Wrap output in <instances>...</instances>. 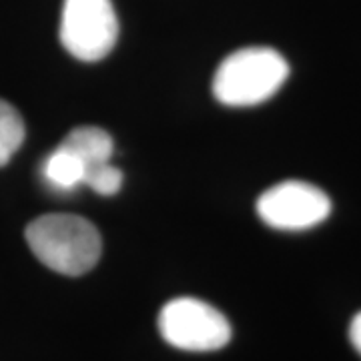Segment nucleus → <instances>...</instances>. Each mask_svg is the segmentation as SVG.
Returning <instances> with one entry per match:
<instances>
[{
  "label": "nucleus",
  "instance_id": "nucleus-1",
  "mask_svg": "<svg viewBox=\"0 0 361 361\" xmlns=\"http://www.w3.org/2000/svg\"><path fill=\"white\" fill-rule=\"evenodd\" d=\"M25 237L42 265L68 277L89 273L103 253L99 229L90 221L71 213L42 215L28 223Z\"/></svg>",
  "mask_w": 361,
  "mask_h": 361
},
{
  "label": "nucleus",
  "instance_id": "nucleus-2",
  "mask_svg": "<svg viewBox=\"0 0 361 361\" xmlns=\"http://www.w3.org/2000/svg\"><path fill=\"white\" fill-rule=\"evenodd\" d=\"M289 65L283 54L267 47H249L229 54L213 77V94L227 106L265 103L283 87Z\"/></svg>",
  "mask_w": 361,
  "mask_h": 361
},
{
  "label": "nucleus",
  "instance_id": "nucleus-3",
  "mask_svg": "<svg viewBox=\"0 0 361 361\" xmlns=\"http://www.w3.org/2000/svg\"><path fill=\"white\" fill-rule=\"evenodd\" d=\"M161 337L183 351H217L231 341V323L217 307L195 297L171 299L159 313Z\"/></svg>",
  "mask_w": 361,
  "mask_h": 361
},
{
  "label": "nucleus",
  "instance_id": "nucleus-4",
  "mask_svg": "<svg viewBox=\"0 0 361 361\" xmlns=\"http://www.w3.org/2000/svg\"><path fill=\"white\" fill-rule=\"evenodd\" d=\"M118 18L111 0H65L61 42L82 63H97L115 49Z\"/></svg>",
  "mask_w": 361,
  "mask_h": 361
},
{
  "label": "nucleus",
  "instance_id": "nucleus-5",
  "mask_svg": "<svg viewBox=\"0 0 361 361\" xmlns=\"http://www.w3.org/2000/svg\"><path fill=\"white\" fill-rule=\"evenodd\" d=\"M331 213V199L305 180H283L257 199V215L279 231H303L319 225Z\"/></svg>",
  "mask_w": 361,
  "mask_h": 361
},
{
  "label": "nucleus",
  "instance_id": "nucleus-6",
  "mask_svg": "<svg viewBox=\"0 0 361 361\" xmlns=\"http://www.w3.org/2000/svg\"><path fill=\"white\" fill-rule=\"evenodd\" d=\"M85 167V175L90 169L101 167L113 161L115 142L106 130L99 127H78L73 129L61 142Z\"/></svg>",
  "mask_w": 361,
  "mask_h": 361
},
{
  "label": "nucleus",
  "instance_id": "nucleus-7",
  "mask_svg": "<svg viewBox=\"0 0 361 361\" xmlns=\"http://www.w3.org/2000/svg\"><path fill=\"white\" fill-rule=\"evenodd\" d=\"M42 177L54 191L68 193L82 185L85 167L63 145H59L42 163Z\"/></svg>",
  "mask_w": 361,
  "mask_h": 361
},
{
  "label": "nucleus",
  "instance_id": "nucleus-8",
  "mask_svg": "<svg viewBox=\"0 0 361 361\" xmlns=\"http://www.w3.org/2000/svg\"><path fill=\"white\" fill-rule=\"evenodd\" d=\"M25 123L13 104L0 99V167L8 165L25 142Z\"/></svg>",
  "mask_w": 361,
  "mask_h": 361
},
{
  "label": "nucleus",
  "instance_id": "nucleus-9",
  "mask_svg": "<svg viewBox=\"0 0 361 361\" xmlns=\"http://www.w3.org/2000/svg\"><path fill=\"white\" fill-rule=\"evenodd\" d=\"M82 185H87L90 191H94V193L111 197V195H116L121 191L123 173L113 163H106V165H101V167L90 169L89 173L85 175V179H82Z\"/></svg>",
  "mask_w": 361,
  "mask_h": 361
},
{
  "label": "nucleus",
  "instance_id": "nucleus-10",
  "mask_svg": "<svg viewBox=\"0 0 361 361\" xmlns=\"http://www.w3.org/2000/svg\"><path fill=\"white\" fill-rule=\"evenodd\" d=\"M349 341L361 355V311L355 313V317L349 323Z\"/></svg>",
  "mask_w": 361,
  "mask_h": 361
}]
</instances>
